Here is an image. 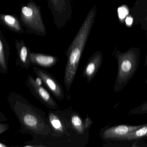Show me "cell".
Returning a JSON list of instances; mask_svg holds the SVG:
<instances>
[{
  "label": "cell",
  "mask_w": 147,
  "mask_h": 147,
  "mask_svg": "<svg viewBox=\"0 0 147 147\" xmlns=\"http://www.w3.org/2000/svg\"><path fill=\"white\" fill-rule=\"evenodd\" d=\"M145 83H146V84H147V79H146V80H145Z\"/></svg>",
  "instance_id": "obj_20"
},
{
  "label": "cell",
  "mask_w": 147,
  "mask_h": 147,
  "mask_svg": "<svg viewBox=\"0 0 147 147\" xmlns=\"http://www.w3.org/2000/svg\"><path fill=\"white\" fill-rule=\"evenodd\" d=\"M69 123L73 129L79 134H84L87 130L89 129L86 127L84 120H83L80 115L76 113H73L71 114Z\"/></svg>",
  "instance_id": "obj_15"
},
{
  "label": "cell",
  "mask_w": 147,
  "mask_h": 147,
  "mask_svg": "<svg viewBox=\"0 0 147 147\" xmlns=\"http://www.w3.org/2000/svg\"><path fill=\"white\" fill-rule=\"evenodd\" d=\"M33 69L36 76L40 78L56 99L61 100L64 98V91L62 86L52 75L36 67H33Z\"/></svg>",
  "instance_id": "obj_7"
},
{
  "label": "cell",
  "mask_w": 147,
  "mask_h": 147,
  "mask_svg": "<svg viewBox=\"0 0 147 147\" xmlns=\"http://www.w3.org/2000/svg\"><path fill=\"white\" fill-rule=\"evenodd\" d=\"M147 113V100L131 109L129 112V115H143Z\"/></svg>",
  "instance_id": "obj_16"
},
{
  "label": "cell",
  "mask_w": 147,
  "mask_h": 147,
  "mask_svg": "<svg viewBox=\"0 0 147 147\" xmlns=\"http://www.w3.org/2000/svg\"><path fill=\"white\" fill-rule=\"evenodd\" d=\"M30 60L33 65L44 68H50L57 63L59 58L50 55L32 52Z\"/></svg>",
  "instance_id": "obj_12"
},
{
  "label": "cell",
  "mask_w": 147,
  "mask_h": 147,
  "mask_svg": "<svg viewBox=\"0 0 147 147\" xmlns=\"http://www.w3.org/2000/svg\"><path fill=\"white\" fill-rule=\"evenodd\" d=\"M145 20L147 21V9L146 10V17H145Z\"/></svg>",
  "instance_id": "obj_19"
},
{
  "label": "cell",
  "mask_w": 147,
  "mask_h": 147,
  "mask_svg": "<svg viewBox=\"0 0 147 147\" xmlns=\"http://www.w3.org/2000/svg\"><path fill=\"white\" fill-rule=\"evenodd\" d=\"M10 47L3 32L0 30V72L5 74L8 71Z\"/></svg>",
  "instance_id": "obj_13"
},
{
  "label": "cell",
  "mask_w": 147,
  "mask_h": 147,
  "mask_svg": "<svg viewBox=\"0 0 147 147\" xmlns=\"http://www.w3.org/2000/svg\"><path fill=\"white\" fill-rule=\"evenodd\" d=\"M15 46L18 55L16 64L22 69H28L32 64L30 60L32 52L30 49L22 39H16Z\"/></svg>",
  "instance_id": "obj_9"
},
{
  "label": "cell",
  "mask_w": 147,
  "mask_h": 147,
  "mask_svg": "<svg viewBox=\"0 0 147 147\" xmlns=\"http://www.w3.org/2000/svg\"><path fill=\"white\" fill-rule=\"evenodd\" d=\"M103 60V55L100 51L94 53L88 59L82 73V76L86 79L88 83L92 80L98 72Z\"/></svg>",
  "instance_id": "obj_8"
},
{
  "label": "cell",
  "mask_w": 147,
  "mask_h": 147,
  "mask_svg": "<svg viewBox=\"0 0 147 147\" xmlns=\"http://www.w3.org/2000/svg\"><path fill=\"white\" fill-rule=\"evenodd\" d=\"M147 139V123L135 131L130 132L120 138L117 143L123 144L133 143Z\"/></svg>",
  "instance_id": "obj_14"
},
{
  "label": "cell",
  "mask_w": 147,
  "mask_h": 147,
  "mask_svg": "<svg viewBox=\"0 0 147 147\" xmlns=\"http://www.w3.org/2000/svg\"><path fill=\"white\" fill-rule=\"evenodd\" d=\"M26 84L32 95L44 105L52 110L57 109V104L49 93L32 76H28Z\"/></svg>",
  "instance_id": "obj_6"
},
{
  "label": "cell",
  "mask_w": 147,
  "mask_h": 147,
  "mask_svg": "<svg viewBox=\"0 0 147 147\" xmlns=\"http://www.w3.org/2000/svg\"><path fill=\"white\" fill-rule=\"evenodd\" d=\"M20 19L27 33L44 36L47 30L43 22L41 7L33 0H30L26 4H23L20 7Z\"/></svg>",
  "instance_id": "obj_3"
},
{
  "label": "cell",
  "mask_w": 147,
  "mask_h": 147,
  "mask_svg": "<svg viewBox=\"0 0 147 147\" xmlns=\"http://www.w3.org/2000/svg\"><path fill=\"white\" fill-rule=\"evenodd\" d=\"M0 147H7L6 145H5V144H3L1 143H0Z\"/></svg>",
  "instance_id": "obj_18"
},
{
  "label": "cell",
  "mask_w": 147,
  "mask_h": 147,
  "mask_svg": "<svg viewBox=\"0 0 147 147\" xmlns=\"http://www.w3.org/2000/svg\"><path fill=\"white\" fill-rule=\"evenodd\" d=\"M54 24L58 30H61L72 19V0H46Z\"/></svg>",
  "instance_id": "obj_4"
},
{
  "label": "cell",
  "mask_w": 147,
  "mask_h": 147,
  "mask_svg": "<svg viewBox=\"0 0 147 147\" xmlns=\"http://www.w3.org/2000/svg\"><path fill=\"white\" fill-rule=\"evenodd\" d=\"M0 23L6 29L13 32L19 34L24 33V27L20 19L14 14H0Z\"/></svg>",
  "instance_id": "obj_10"
},
{
  "label": "cell",
  "mask_w": 147,
  "mask_h": 147,
  "mask_svg": "<svg viewBox=\"0 0 147 147\" xmlns=\"http://www.w3.org/2000/svg\"><path fill=\"white\" fill-rule=\"evenodd\" d=\"M48 120L51 129V132L57 136H62L67 133L66 120L63 119L55 112L50 110Z\"/></svg>",
  "instance_id": "obj_11"
},
{
  "label": "cell",
  "mask_w": 147,
  "mask_h": 147,
  "mask_svg": "<svg viewBox=\"0 0 147 147\" xmlns=\"http://www.w3.org/2000/svg\"><path fill=\"white\" fill-rule=\"evenodd\" d=\"M114 56L117 61L118 69L113 92L117 93L127 86L137 72L140 62V51L136 48H130L123 52L117 51Z\"/></svg>",
  "instance_id": "obj_2"
},
{
  "label": "cell",
  "mask_w": 147,
  "mask_h": 147,
  "mask_svg": "<svg viewBox=\"0 0 147 147\" xmlns=\"http://www.w3.org/2000/svg\"><path fill=\"white\" fill-rule=\"evenodd\" d=\"M143 125L119 124L112 126L108 125L100 129L99 135L102 140L105 142L117 143L120 138L136 130Z\"/></svg>",
  "instance_id": "obj_5"
},
{
  "label": "cell",
  "mask_w": 147,
  "mask_h": 147,
  "mask_svg": "<svg viewBox=\"0 0 147 147\" xmlns=\"http://www.w3.org/2000/svg\"><path fill=\"white\" fill-rule=\"evenodd\" d=\"M9 128V125L7 124L1 123L0 124V134H2Z\"/></svg>",
  "instance_id": "obj_17"
},
{
  "label": "cell",
  "mask_w": 147,
  "mask_h": 147,
  "mask_svg": "<svg viewBox=\"0 0 147 147\" xmlns=\"http://www.w3.org/2000/svg\"><path fill=\"white\" fill-rule=\"evenodd\" d=\"M7 99L12 110L25 129L42 136L51 133L49 120L42 111L15 92L10 93Z\"/></svg>",
  "instance_id": "obj_1"
}]
</instances>
